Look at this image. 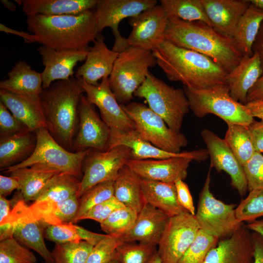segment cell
I'll return each instance as SVG.
<instances>
[{"label": "cell", "mask_w": 263, "mask_h": 263, "mask_svg": "<svg viewBox=\"0 0 263 263\" xmlns=\"http://www.w3.org/2000/svg\"><path fill=\"white\" fill-rule=\"evenodd\" d=\"M156 63L171 81L195 90L226 84L227 72L210 57L165 40L152 51Z\"/></svg>", "instance_id": "2"}, {"label": "cell", "mask_w": 263, "mask_h": 263, "mask_svg": "<svg viewBox=\"0 0 263 263\" xmlns=\"http://www.w3.org/2000/svg\"><path fill=\"white\" fill-rule=\"evenodd\" d=\"M119 146L130 148L131 159L136 160L162 159L186 155L190 152L172 153L161 150L142 138L135 130L122 131L110 129L107 150Z\"/></svg>", "instance_id": "26"}, {"label": "cell", "mask_w": 263, "mask_h": 263, "mask_svg": "<svg viewBox=\"0 0 263 263\" xmlns=\"http://www.w3.org/2000/svg\"><path fill=\"white\" fill-rule=\"evenodd\" d=\"M209 157L207 149L190 151L186 155L162 159H129L126 165L140 178L165 183H175L184 180L192 161H205Z\"/></svg>", "instance_id": "12"}, {"label": "cell", "mask_w": 263, "mask_h": 263, "mask_svg": "<svg viewBox=\"0 0 263 263\" xmlns=\"http://www.w3.org/2000/svg\"><path fill=\"white\" fill-rule=\"evenodd\" d=\"M249 1L257 8L263 10V0H249Z\"/></svg>", "instance_id": "63"}, {"label": "cell", "mask_w": 263, "mask_h": 263, "mask_svg": "<svg viewBox=\"0 0 263 263\" xmlns=\"http://www.w3.org/2000/svg\"><path fill=\"white\" fill-rule=\"evenodd\" d=\"M141 186L145 202L169 217L188 212L178 202L174 183L142 179Z\"/></svg>", "instance_id": "32"}, {"label": "cell", "mask_w": 263, "mask_h": 263, "mask_svg": "<svg viewBox=\"0 0 263 263\" xmlns=\"http://www.w3.org/2000/svg\"><path fill=\"white\" fill-rule=\"evenodd\" d=\"M59 171L42 164L3 170L5 175L16 178L20 188L17 198L25 203L34 202L48 182Z\"/></svg>", "instance_id": "27"}, {"label": "cell", "mask_w": 263, "mask_h": 263, "mask_svg": "<svg viewBox=\"0 0 263 263\" xmlns=\"http://www.w3.org/2000/svg\"><path fill=\"white\" fill-rule=\"evenodd\" d=\"M19 184L17 180L10 176L0 175V196L6 197L15 189L19 190Z\"/></svg>", "instance_id": "54"}, {"label": "cell", "mask_w": 263, "mask_h": 263, "mask_svg": "<svg viewBox=\"0 0 263 263\" xmlns=\"http://www.w3.org/2000/svg\"><path fill=\"white\" fill-rule=\"evenodd\" d=\"M1 3L8 10L14 12L16 10L15 4L12 1L8 0H1Z\"/></svg>", "instance_id": "61"}, {"label": "cell", "mask_w": 263, "mask_h": 263, "mask_svg": "<svg viewBox=\"0 0 263 263\" xmlns=\"http://www.w3.org/2000/svg\"><path fill=\"white\" fill-rule=\"evenodd\" d=\"M124 243L123 236L107 234L94 246L87 263H109L114 259L117 247Z\"/></svg>", "instance_id": "47"}, {"label": "cell", "mask_w": 263, "mask_h": 263, "mask_svg": "<svg viewBox=\"0 0 263 263\" xmlns=\"http://www.w3.org/2000/svg\"><path fill=\"white\" fill-rule=\"evenodd\" d=\"M142 179L126 164L119 170L114 181L113 196L124 206L138 213L146 203L142 191Z\"/></svg>", "instance_id": "34"}, {"label": "cell", "mask_w": 263, "mask_h": 263, "mask_svg": "<svg viewBox=\"0 0 263 263\" xmlns=\"http://www.w3.org/2000/svg\"><path fill=\"white\" fill-rule=\"evenodd\" d=\"M80 180L66 172H59L48 182L33 202L47 201L59 202L76 195Z\"/></svg>", "instance_id": "36"}, {"label": "cell", "mask_w": 263, "mask_h": 263, "mask_svg": "<svg viewBox=\"0 0 263 263\" xmlns=\"http://www.w3.org/2000/svg\"><path fill=\"white\" fill-rule=\"evenodd\" d=\"M89 48L56 50L42 45L38 48L44 66L41 73L43 89L50 87L56 80H67L73 76L74 67L78 62L86 59Z\"/></svg>", "instance_id": "20"}, {"label": "cell", "mask_w": 263, "mask_h": 263, "mask_svg": "<svg viewBox=\"0 0 263 263\" xmlns=\"http://www.w3.org/2000/svg\"><path fill=\"white\" fill-rule=\"evenodd\" d=\"M263 74L261 61L257 53L243 56L239 64L226 76L225 83L231 96L236 101L245 104L249 91Z\"/></svg>", "instance_id": "24"}, {"label": "cell", "mask_w": 263, "mask_h": 263, "mask_svg": "<svg viewBox=\"0 0 263 263\" xmlns=\"http://www.w3.org/2000/svg\"><path fill=\"white\" fill-rule=\"evenodd\" d=\"M263 21V10L250 3L238 22L233 38L243 56L253 54V45Z\"/></svg>", "instance_id": "35"}, {"label": "cell", "mask_w": 263, "mask_h": 263, "mask_svg": "<svg viewBox=\"0 0 263 263\" xmlns=\"http://www.w3.org/2000/svg\"><path fill=\"white\" fill-rule=\"evenodd\" d=\"M165 39L210 57L227 73L239 64L243 56L233 38L220 33L203 22L169 19Z\"/></svg>", "instance_id": "3"}, {"label": "cell", "mask_w": 263, "mask_h": 263, "mask_svg": "<svg viewBox=\"0 0 263 263\" xmlns=\"http://www.w3.org/2000/svg\"><path fill=\"white\" fill-rule=\"evenodd\" d=\"M190 109L197 117L214 114L226 124L248 126L254 120L245 104L234 100L226 84L208 89L195 90L184 87Z\"/></svg>", "instance_id": "7"}, {"label": "cell", "mask_w": 263, "mask_h": 263, "mask_svg": "<svg viewBox=\"0 0 263 263\" xmlns=\"http://www.w3.org/2000/svg\"><path fill=\"white\" fill-rule=\"evenodd\" d=\"M44 233L47 240L56 244L77 243L84 241L94 245L101 239L100 234L89 231L73 223L48 225L44 229Z\"/></svg>", "instance_id": "37"}, {"label": "cell", "mask_w": 263, "mask_h": 263, "mask_svg": "<svg viewBox=\"0 0 263 263\" xmlns=\"http://www.w3.org/2000/svg\"><path fill=\"white\" fill-rule=\"evenodd\" d=\"M12 200L0 196V234L7 236L13 234V226L11 223Z\"/></svg>", "instance_id": "51"}, {"label": "cell", "mask_w": 263, "mask_h": 263, "mask_svg": "<svg viewBox=\"0 0 263 263\" xmlns=\"http://www.w3.org/2000/svg\"><path fill=\"white\" fill-rule=\"evenodd\" d=\"M76 79L88 100L98 108L101 119L110 129L122 131L135 130L133 122L123 110L112 91L109 77L102 78L96 86L87 83L81 77Z\"/></svg>", "instance_id": "17"}, {"label": "cell", "mask_w": 263, "mask_h": 263, "mask_svg": "<svg viewBox=\"0 0 263 263\" xmlns=\"http://www.w3.org/2000/svg\"><path fill=\"white\" fill-rule=\"evenodd\" d=\"M219 238L201 229L178 263H203L208 253L218 244Z\"/></svg>", "instance_id": "43"}, {"label": "cell", "mask_w": 263, "mask_h": 263, "mask_svg": "<svg viewBox=\"0 0 263 263\" xmlns=\"http://www.w3.org/2000/svg\"><path fill=\"white\" fill-rule=\"evenodd\" d=\"M34 253L14 237L0 242V263H36Z\"/></svg>", "instance_id": "45"}, {"label": "cell", "mask_w": 263, "mask_h": 263, "mask_svg": "<svg viewBox=\"0 0 263 263\" xmlns=\"http://www.w3.org/2000/svg\"><path fill=\"white\" fill-rule=\"evenodd\" d=\"M11 224L13 237L20 243L37 252L47 263H54V259L44 242L43 231L47 225L36 220L25 210V202L13 199Z\"/></svg>", "instance_id": "19"}, {"label": "cell", "mask_w": 263, "mask_h": 263, "mask_svg": "<svg viewBox=\"0 0 263 263\" xmlns=\"http://www.w3.org/2000/svg\"><path fill=\"white\" fill-rule=\"evenodd\" d=\"M27 17L75 15L94 9L98 0H15Z\"/></svg>", "instance_id": "30"}, {"label": "cell", "mask_w": 263, "mask_h": 263, "mask_svg": "<svg viewBox=\"0 0 263 263\" xmlns=\"http://www.w3.org/2000/svg\"><path fill=\"white\" fill-rule=\"evenodd\" d=\"M252 238L254 247L253 263H263V237L253 231Z\"/></svg>", "instance_id": "55"}, {"label": "cell", "mask_w": 263, "mask_h": 263, "mask_svg": "<svg viewBox=\"0 0 263 263\" xmlns=\"http://www.w3.org/2000/svg\"><path fill=\"white\" fill-rule=\"evenodd\" d=\"M85 93L74 76L58 80L43 90L40 103L47 129L61 146L72 151L78 126L79 102Z\"/></svg>", "instance_id": "4"}, {"label": "cell", "mask_w": 263, "mask_h": 263, "mask_svg": "<svg viewBox=\"0 0 263 263\" xmlns=\"http://www.w3.org/2000/svg\"><path fill=\"white\" fill-rule=\"evenodd\" d=\"M245 225L250 230L256 232L263 237V219L248 222Z\"/></svg>", "instance_id": "60"}, {"label": "cell", "mask_w": 263, "mask_h": 263, "mask_svg": "<svg viewBox=\"0 0 263 263\" xmlns=\"http://www.w3.org/2000/svg\"><path fill=\"white\" fill-rule=\"evenodd\" d=\"M137 215L135 210L125 206L114 211L100 223L101 228L106 234L123 236L134 225Z\"/></svg>", "instance_id": "41"}, {"label": "cell", "mask_w": 263, "mask_h": 263, "mask_svg": "<svg viewBox=\"0 0 263 263\" xmlns=\"http://www.w3.org/2000/svg\"><path fill=\"white\" fill-rule=\"evenodd\" d=\"M120 105L133 122L139 135L154 146L168 152L179 153L187 145L183 134L170 129L161 117L145 105L138 102Z\"/></svg>", "instance_id": "9"}, {"label": "cell", "mask_w": 263, "mask_h": 263, "mask_svg": "<svg viewBox=\"0 0 263 263\" xmlns=\"http://www.w3.org/2000/svg\"><path fill=\"white\" fill-rule=\"evenodd\" d=\"M93 247L84 241L56 244L52 252L54 263H87Z\"/></svg>", "instance_id": "40"}, {"label": "cell", "mask_w": 263, "mask_h": 263, "mask_svg": "<svg viewBox=\"0 0 263 263\" xmlns=\"http://www.w3.org/2000/svg\"><path fill=\"white\" fill-rule=\"evenodd\" d=\"M249 191L263 188V155L255 151L243 166Z\"/></svg>", "instance_id": "48"}, {"label": "cell", "mask_w": 263, "mask_h": 263, "mask_svg": "<svg viewBox=\"0 0 263 263\" xmlns=\"http://www.w3.org/2000/svg\"><path fill=\"white\" fill-rule=\"evenodd\" d=\"M226 124L227 129L224 139L243 167L256 151L250 132L247 126Z\"/></svg>", "instance_id": "38"}, {"label": "cell", "mask_w": 263, "mask_h": 263, "mask_svg": "<svg viewBox=\"0 0 263 263\" xmlns=\"http://www.w3.org/2000/svg\"><path fill=\"white\" fill-rule=\"evenodd\" d=\"M245 105L253 118L263 120V100L249 102Z\"/></svg>", "instance_id": "57"}, {"label": "cell", "mask_w": 263, "mask_h": 263, "mask_svg": "<svg viewBox=\"0 0 263 263\" xmlns=\"http://www.w3.org/2000/svg\"><path fill=\"white\" fill-rule=\"evenodd\" d=\"M147 263H162L161 259L157 252V250L152 255Z\"/></svg>", "instance_id": "62"}, {"label": "cell", "mask_w": 263, "mask_h": 263, "mask_svg": "<svg viewBox=\"0 0 263 263\" xmlns=\"http://www.w3.org/2000/svg\"><path fill=\"white\" fill-rule=\"evenodd\" d=\"M159 2L169 19L200 21L212 27L201 0H160Z\"/></svg>", "instance_id": "39"}, {"label": "cell", "mask_w": 263, "mask_h": 263, "mask_svg": "<svg viewBox=\"0 0 263 263\" xmlns=\"http://www.w3.org/2000/svg\"><path fill=\"white\" fill-rule=\"evenodd\" d=\"M109 263H118V262L116 260L113 259Z\"/></svg>", "instance_id": "64"}, {"label": "cell", "mask_w": 263, "mask_h": 263, "mask_svg": "<svg viewBox=\"0 0 263 263\" xmlns=\"http://www.w3.org/2000/svg\"><path fill=\"white\" fill-rule=\"evenodd\" d=\"M169 217L160 210L146 203L132 228L125 235V243L138 241L158 245Z\"/></svg>", "instance_id": "25"}, {"label": "cell", "mask_w": 263, "mask_h": 263, "mask_svg": "<svg viewBox=\"0 0 263 263\" xmlns=\"http://www.w3.org/2000/svg\"><path fill=\"white\" fill-rule=\"evenodd\" d=\"M114 180L99 183L90 188L79 199V207L74 223L96 205L113 196Z\"/></svg>", "instance_id": "42"}, {"label": "cell", "mask_w": 263, "mask_h": 263, "mask_svg": "<svg viewBox=\"0 0 263 263\" xmlns=\"http://www.w3.org/2000/svg\"><path fill=\"white\" fill-rule=\"evenodd\" d=\"M29 131L28 128L17 119L0 101V137Z\"/></svg>", "instance_id": "50"}, {"label": "cell", "mask_w": 263, "mask_h": 263, "mask_svg": "<svg viewBox=\"0 0 263 263\" xmlns=\"http://www.w3.org/2000/svg\"><path fill=\"white\" fill-rule=\"evenodd\" d=\"M78 113V129L73 142L72 151L89 149L107 150L110 129L100 118L94 105L83 94L79 102Z\"/></svg>", "instance_id": "16"}, {"label": "cell", "mask_w": 263, "mask_h": 263, "mask_svg": "<svg viewBox=\"0 0 263 263\" xmlns=\"http://www.w3.org/2000/svg\"><path fill=\"white\" fill-rule=\"evenodd\" d=\"M156 0H98L94 9L97 27L100 33L107 27L112 29L115 40L112 50L118 53L129 47L118 27L125 19L132 18L156 5Z\"/></svg>", "instance_id": "14"}, {"label": "cell", "mask_w": 263, "mask_h": 263, "mask_svg": "<svg viewBox=\"0 0 263 263\" xmlns=\"http://www.w3.org/2000/svg\"><path fill=\"white\" fill-rule=\"evenodd\" d=\"M157 64L152 52L129 46L119 53L109 77L111 89L120 104H128Z\"/></svg>", "instance_id": "5"}, {"label": "cell", "mask_w": 263, "mask_h": 263, "mask_svg": "<svg viewBox=\"0 0 263 263\" xmlns=\"http://www.w3.org/2000/svg\"><path fill=\"white\" fill-rule=\"evenodd\" d=\"M0 31L4 32L7 33L12 34L20 36L24 38L25 42L30 43L31 40V34L9 28L1 23L0 24Z\"/></svg>", "instance_id": "59"}, {"label": "cell", "mask_w": 263, "mask_h": 263, "mask_svg": "<svg viewBox=\"0 0 263 263\" xmlns=\"http://www.w3.org/2000/svg\"><path fill=\"white\" fill-rule=\"evenodd\" d=\"M144 98L149 107L174 132L180 133L189 104L184 90L175 88L149 72L145 80L134 93Z\"/></svg>", "instance_id": "6"}, {"label": "cell", "mask_w": 263, "mask_h": 263, "mask_svg": "<svg viewBox=\"0 0 263 263\" xmlns=\"http://www.w3.org/2000/svg\"><path fill=\"white\" fill-rule=\"evenodd\" d=\"M26 24L32 33L31 43L56 50L88 49L100 34L94 9L75 15L30 16Z\"/></svg>", "instance_id": "1"}, {"label": "cell", "mask_w": 263, "mask_h": 263, "mask_svg": "<svg viewBox=\"0 0 263 263\" xmlns=\"http://www.w3.org/2000/svg\"><path fill=\"white\" fill-rule=\"evenodd\" d=\"M125 207L114 196L96 205L82 216L79 221L91 219L100 224L104 221L114 211Z\"/></svg>", "instance_id": "49"}, {"label": "cell", "mask_w": 263, "mask_h": 263, "mask_svg": "<svg viewBox=\"0 0 263 263\" xmlns=\"http://www.w3.org/2000/svg\"><path fill=\"white\" fill-rule=\"evenodd\" d=\"M0 99L4 106L30 131L47 129V123L40 101H36L0 90Z\"/></svg>", "instance_id": "31"}, {"label": "cell", "mask_w": 263, "mask_h": 263, "mask_svg": "<svg viewBox=\"0 0 263 263\" xmlns=\"http://www.w3.org/2000/svg\"><path fill=\"white\" fill-rule=\"evenodd\" d=\"M210 170L207 173L200 193L195 217L200 229L218 238L228 237L237 231L243 222L237 218L235 205L226 204L217 199L211 192Z\"/></svg>", "instance_id": "10"}, {"label": "cell", "mask_w": 263, "mask_h": 263, "mask_svg": "<svg viewBox=\"0 0 263 263\" xmlns=\"http://www.w3.org/2000/svg\"><path fill=\"white\" fill-rule=\"evenodd\" d=\"M237 218L242 222H250L263 216V188L249 191L235 208Z\"/></svg>", "instance_id": "46"}, {"label": "cell", "mask_w": 263, "mask_h": 263, "mask_svg": "<svg viewBox=\"0 0 263 263\" xmlns=\"http://www.w3.org/2000/svg\"><path fill=\"white\" fill-rule=\"evenodd\" d=\"M260 100H263V74L249 91L246 98L247 103Z\"/></svg>", "instance_id": "56"}, {"label": "cell", "mask_w": 263, "mask_h": 263, "mask_svg": "<svg viewBox=\"0 0 263 263\" xmlns=\"http://www.w3.org/2000/svg\"><path fill=\"white\" fill-rule=\"evenodd\" d=\"M35 132L37 143L32 154L23 162L6 169L42 164L78 178L82 177L83 163L91 149L76 152L69 151L57 143L46 128L38 129Z\"/></svg>", "instance_id": "8"}, {"label": "cell", "mask_w": 263, "mask_h": 263, "mask_svg": "<svg viewBox=\"0 0 263 263\" xmlns=\"http://www.w3.org/2000/svg\"><path fill=\"white\" fill-rule=\"evenodd\" d=\"M200 229L195 215L189 212L170 217L158 244L162 263H178Z\"/></svg>", "instance_id": "13"}, {"label": "cell", "mask_w": 263, "mask_h": 263, "mask_svg": "<svg viewBox=\"0 0 263 263\" xmlns=\"http://www.w3.org/2000/svg\"><path fill=\"white\" fill-rule=\"evenodd\" d=\"M130 159L131 149L125 146L105 151L91 149L83 163V176L76 197L79 199L88 190L99 183L115 180L120 169Z\"/></svg>", "instance_id": "11"}, {"label": "cell", "mask_w": 263, "mask_h": 263, "mask_svg": "<svg viewBox=\"0 0 263 263\" xmlns=\"http://www.w3.org/2000/svg\"><path fill=\"white\" fill-rule=\"evenodd\" d=\"M212 27L233 38L238 23L250 4L249 0H201Z\"/></svg>", "instance_id": "22"}, {"label": "cell", "mask_w": 263, "mask_h": 263, "mask_svg": "<svg viewBox=\"0 0 263 263\" xmlns=\"http://www.w3.org/2000/svg\"><path fill=\"white\" fill-rule=\"evenodd\" d=\"M169 18L162 6L156 4L130 18L132 28L127 38L128 46L153 51L165 40Z\"/></svg>", "instance_id": "15"}, {"label": "cell", "mask_w": 263, "mask_h": 263, "mask_svg": "<svg viewBox=\"0 0 263 263\" xmlns=\"http://www.w3.org/2000/svg\"><path fill=\"white\" fill-rule=\"evenodd\" d=\"M248 127L256 151L263 152V120L256 121L254 119Z\"/></svg>", "instance_id": "53"}, {"label": "cell", "mask_w": 263, "mask_h": 263, "mask_svg": "<svg viewBox=\"0 0 263 263\" xmlns=\"http://www.w3.org/2000/svg\"><path fill=\"white\" fill-rule=\"evenodd\" d=\"M156 245L124 243L117 248L114 259L118 263H147L157 251Z\"/></svg>", "instance_id": "44"}, {"label": "cell", "mask_w": 263, "mask_h": 263, "mask_svg": "<svg viewBox=\"0 0 263 263\" xmlns=\"http://www.w3.org/2000/svg\"><path fill=\"white\" fill-rule=\"evenodd\" d=\"M0 82V89L17 95L40 101L43 90L41 73L32 69L25 61H18Z\"/></svg>", "instance_id": "28"}, {"label": "cell", "mask_w": 263, "mask_h": 263, "mask_svg": "<svg viewBox=\"0 0 263 263\" xmlns=\"http://www.w3.org/2000/svg\"><path fill=\"white\" fill-rule=\"evenodd\" d=\"M119 53L109 49L100 34L89 48L85 62L78 67L75 76L88 84L96 86L98 81L109 77Z\"/></svg>", "instance_id": "23"}, {"label": "cell", "mask_w": 263, "mask_h": 263, "mask_svg": "<svg viewBox=\"0 0 263 263\" xmlns=\"http://www.w3.org/2000/svg\"><path fill=\"white\" fill-rule=\"evenodd\" d=\"M253 53H257L260 58L263 69V21L252 47Z\"/></svg>", "instance_id": "58"}, {"label": "cell", "mask_w": 263, "mask_h": 263, "mask_svg": "<svg viewBox=\"0 0 263 263\" xmlns=\"http://www.w3.org/2000/svg\"><path fill=\"white\" fill-rule=\"evenodd\" d=\"M174 184L179 204L189 213L195 215V209L188 185L182 180H178Z\"/></svg>", "instance_id": "52"}, {"label": "cell", "mask_w": 263, "mask_h": 263, "mask_svg": "<svg viewBox=\"0 0 263 263\" xmlns=\"http://www.w3.org/2000/svg\"><path fill=\"white\" fill-rule=\"evenodd\" d=\"M252 233L244 224L231 236L220 242L203 263H253Z\"/></svg>", "instance_id": "21"}, {"label": "cell", "mask_w": 263, "mask_h": 263, "mask_svg": "<svg viewBox=\"0 0 263 263\" xmlns=\"http://www.w3.org/2000/svg\"><path fill=\"white\" fill-rule=\"evenodd\" d=\"M79 207V199L75 195L59 202L41 201L33 202L24 208L33 218L45 225H57L73 223Z\"/></svg>", "instance_id": "29"}, {"label": "cell", "mask_w": 263, "mask_h": 263, "mask_svg": "<svg viewBox=\"0 0 263 263\" xmlns=\"http://www.w3.org/2000/svg\"><path fill=\"white\" fill-rule=\"evenodd\" d=\"M36 143V132L30 131L0 137V170L27 159L33 152Z\"/></svg>", "instance_id": "33"}, {"label": "cell", "mask_w": 263, "mask_h": 263, "mask_svg": "<svg viewBox=\"0 0 263 263\" xmlns=\"http://www.w3.org/2000/svg\"><path fill=\"white\" fill-rule=\"evenodd\" d=\"M201 136L210 159V168L226 172L231 178L232 187L241 196H244L248 188L244 168L226 141L208 129L201 132Z\"/></svg>", "instance_id": "18"}]
</instances>
